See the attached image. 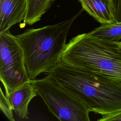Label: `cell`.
<instances>
[{
	"instance_id": "7c38bea8",
	"label": "cell",
	"mask_w": 121,
	"mask_h": 121,
	"mask_svg": "<svg viewBox=\"0 0 121 121\" xmlns=\"http://www.w3.org/2000/svg\"><path fill=\"white\" fill-rule=\"evenodd\" d=\"M115 22H121V0H111Z\"/></svg>"
},
{
	"instance_id": "5b68a950",
	"label": "cell",
	"mask_w": 121,
	"mask_h": 121,
	"mask_svg": "<svg viewBox=\"0 0 121 121\" xmlns=\"http://www.w3.org/2000/svg\"><path fill=\"white\" fill-rule=\"evenodd\" d=\"M0 79L5 95L30 81L23 51L15 36L9 31L0 33Z\"/></svg>"
},
{
	"instance_id": "30bf717a",
	"label": "cell",
	"mask_w": 121,
	"mask_h": 121,
	"mask_svg": "<svg viewBox=\"0 0 121 121\" xmlns=\"http://www.w3.org/2000/svg\"><path fill=\"white\" fill-rule=\"evenodd\" d=\"M88 33L99 39L119 42L121 40V22L103 24Z\"/></svg>"
},
{
	"instance_id": "9a60e30c",
	"label": "cell",
	"mask_w": 121,
	"mask_h": 121,
	"mask_svg": "<svg viewBox=\"0 0 121 121\" xmlns=\"http://www.w3.org/2000/svg\"><path fill=\"white\" fill-rule=\"evenodd\" d=\"M119 42H120V43H121V41H119Z\"/></svg>"
},
{
	"instance_id": "6da1fadb",
	"label": "cell",
	"mask_w": 121,
	"mask_h": 121,
	"mask_svg": "<svg viewBox=\"0 0 121 121\" xmlns=\"http://www.w3.org/2000/svg\"><path fill=\"white\" fill-rule=\"evenodd\" d=\"M46 75L79 98L90 112L103 115L121 111V84L61 61Z\"/></svg>"
},
{
	"instance_id": "3957f363",
	"label": "cell",
	"mask_w": 121,
	"mask_h": 121,
	"mask_svg": "<svg viewBox=\"0 0 121 121\" xmlns=\"http://www.w3.org/2000/svg\"><path fill=\"white\" fill-rule=\"evenodd\" d=\"M61 60L121 84V48L116 41L78 35L67 43Z\"/></svg>"
},
{
	"instance_id": "7a4b0ae2",
	"label": "cell",
	"mask_w": 121,
	"mask_h": 121,
	"mask_svg": "<svg viewBox=\"0 0 121 121\" xmlns=\"http://www.w3.org/2000/svg\"><path fill=\"white\" fill-rule=\"evenodd\" d=\"M83 10L82 9L72 17L57 24L31 28L15 36L23 51L30 80L41 73H47L62 61L69 32Z\"/></svg>"
},
{
	"instance_id": "8992f818",
	"label": "cell",
	"mask_w": 121,
	"mask_h": 121,
	"mask_svg": "<svg viewBox=\"0 0 121 121\" xmlns=\"http://www.w3.org/2000/svg\"><path fill=\"white\" fill-rule=\"evenodd\" d=\"M29 0H0V33L24 21Z\"/></svg>"
},
{
	"instance_id": "4fadbf2b",
	"label": "cell",
	"mask_w": 121,
	"mask_h": 121,
	"mask_svg": "<svg viewBox=\"0 0 121 121\" xmlns=\"http://www.w3.org/2000/svg\"><path fill=\"white\" fill-rule=\"evenodd\" d=\"M99 121H121V111L117 112L102 115V117L97 120Z\"/></svg>"
},
{
	"instance_id": "8fae6325",
	"label": "cell",
	"mask_w": 121,
	"mask_h": 121,
	"mask_svg": "<svg viewBox=\"0 0 121 121\" xmlns=\"http://www.w3.org/2000/svg\"><path fill=\"white\" fill-rule=\"evenodd\" d=\"M0 108L6 117L10 121H15L13 115V108L9 98L4 95L0 89Z\"/></svg>"
},
{
	"instance_id": "277c9868",
	"label": "cell",
	"mask_w": 121,
	"mask_h": 121,
	"mask_svg": "<svg viewBox=\"0 0 121 121\" xmlns=\"http://www.w3.org/2000/svg\"><path fill=\"white\" fill-rule=\"evenodd\" d=\"M49 111L60 121H89L90 111L77 97L47 76L30 80Z\"/></svg>"
},
{
	"instance_id": "9c48e42d",
	"label": "cell",
	"mask_w": 121,
	"mask_h": 121,
	"mask_svg": "<svg viewBox=\"0 0 121 121\" xmlns=\"http://www.w3.org/2000/svg\"><path fill=\"white\" fill-rule=\"evenodd\" d=\"M54 0H29L24 23L32 25L40 20L42 16L51 7Z\"/></svg>"
},
{
	"instance_id": "ba28073f",
	"label": "cell",
	"mask_w": 121,
	"mask_h": 121,
	"mask_svg": "<svg viewBox=\"0 0 121 121\" xmlns=\"http://www.w3.org/2000/svg\"><path fill=\"white\" fill-rule=\"evenodd\" d=\"M78 0L84 10L101 24L115 22L111 0Z\"/></svg>"
},
{
	"instance_id": "5bb4252c",
	"label": "cell",
	"mask_w": 121,
	"mask_h": 121,
	"mask_svg": "<svg viewBox=\"0 0 121 121\" xmlns=\"http://www.w3.org/2000/svg\"><path fill=\"white\" fill-rule=\"evenodd\" d=\"M117 43H118V44H119L120 47L121 48V43L119 42H117Z\"/></svg>"
},
{
	"instance_id": "52a82bcc",
	"label": "cell",
	"mask_w": 121,
	"mask_h": 121,
	"mask_svg": "<svg viewBox=\"0 0 121 121\" xmlns=\"http://www.w3.org/2000/svg\"><path fill=\"white\" fill-rule=\"evenodd\" d=\"M36 95V90L30 81L16 88L7 97L16 114L21 119H27L28 104Z\"/></svg>"
}]
</instances>
